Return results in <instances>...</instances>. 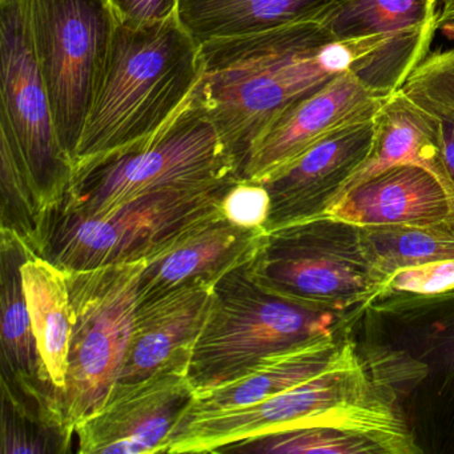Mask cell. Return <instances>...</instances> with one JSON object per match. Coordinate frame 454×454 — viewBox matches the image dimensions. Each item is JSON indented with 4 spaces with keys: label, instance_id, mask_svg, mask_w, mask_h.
Wrapping results in <instances>:
<instances>
[{
    "label": "cell",
    "instance_id": "1",
    "mask_svg": "<svg viewBox=\"0 0 454 454\" xmlns=\"http://www.w3.org/2000/svg\"><path fill=\"white\" fill-rule=\"evenodd\" d=\"M401 36L336 39L325 22H312L201 44L196 92L240 177L252 148L276 119L339 74L368 75Z\"/></svg>",
    "mask_w": 454,
    "mask_h": 454
},
{
    "label": "cell",
    "instance_id": "2",
    "mask_svg": "<svg viewBox=\"0 0 454 454\" xmlns=\"http://www.w3.org/2000/svg\"><path fill=\"white\" fill-rule=\"evenodd\" d=\"M331 427L365 435L385 454L419 453L395 398L369 377L352 342L325 371L254 405L185 416L163 453H220L233 443L296 429Z\"/></svg>",
    "mask_w": 454,
    "mask_h": 454
},
{
    "label": "cell",
    "instance_id": "3",
    "mask_svg": "<svg viewBox=\"0 0 454 454\" xmlns=\"http://www.w3.org/2000/svg\"><path fill=\"white\" fill-rule=\"evenodd\" d=\"M200 79V46L176 14L160 22L118 23L74 172L160 129Z\"/></svg>",
    "mask_w": 454,
    "mask_h": 454
},
{
    "label": "cell",
    "instance_id": "4",
    "mask_svg": "<svg viewBox=\"0 0 454 454\" xmlns=\"http://www.w3.org/2000/svg\"><path fill=\"white\" fill-rule=\"evenodd\" d=\"M240 179L195 87L160 129L74 172L58 208L99 214L150 193L219 187Z\"/></svg>",
    "mask_w": 454,
    "mask_h": 454
},
{
    "label": "cell",
    "instance_id": "5",
    "mask_svg": "<svg viewBox=\"0 0 454 454\" xmlns=\"http://www.w3.org/2000/svg\"><path fill=\"white\" fill-rule=\"evenodd\" d=\"M236 182L150 193L99 214L52 209L42 219L35 254L65 270L147 262L196 225L222 216L223 199Z\"/></svg>",
    "mask_w": 454,
    "mask_h": 454
},
{
    "label": "cell",
    "instance_id": "6",
    "mask_svg": "<svg viewBox=\"0 0 454 454\" xmlns=\"http://www.w3.org/2000/svg\"><path fill=\"white\" fill-rule=\"evenodd\" d=\"M248 264L215 286L214 307L188 366L196 389L236 379L286 348L334 334L341 313L302 307L270 294L252 278Z\"/></svg>",
    "mask_w": 454,
    "mask_h": 454
},
{
    "label": "cell",
    "instance_id": "7",
    "mask_svg": "<svg viewBox=\"0 0 454 454\" xmlns=\"http://www.w3.org/2000/svg\"><path fill=\"white\" fill-rule=\"evenodd\" d=\"M248 270L270 294L339 313L379 299L385 283L369 259L360 228L328 217L268 232Z\"/></svg>",
    "mask_w": 454,
    "mask_h": 454
},
{
    "label": "cell",
    "instance_id": "8",
    "mask_svg": "<svg viewBox=\"0 0 454 454\" xmlns=\"http://www.w3.org/2000/svg\"><path fill=\"white\" fill-rule=\"evenodd\" d=\"M145 262L66 270L74 323L63 406L76 427L119 381L139 305Z\"/></svg>",
    "mask_w": 454,
    "mask_h": 454
},
{
    "label": "cell",
    "instance_id": "9",
    "mask_svg": "<svg viewBox=\"0 0 454 454\" xmlns=\"http://www.w3.org/2000/svg\"><path fill=\"white\" fill-rule=\"evenodd\" d=\"M28 15L58 135L74 163L118 20L108 0H28Z\"/></svg>",
    "mask_w": 454,
    "mask_h": 454
},
{
    "label": "cell",
    "instance_id": "10",
    "mask_svg": "<svg viewBox=\"0 0 454 454\" xmlns=\"http://www.w3.org/2000/svg\"><path fill=\"white\" fill-rule=\"evenodd\" d=\"M0 123L14 137L43 219L65 200L74 179V163L58 135L39 70L28 0H0Z\"/></svg>",
    "mask_w": 454,
    "mask_h": 454
},
{
    "label": "cell",
    "instance_id": "11",
    "mask_svg": "<svg viewBox=\"0 0 454 454\" xmlns=\"http://www.w3.org/2000/svg\"><path fill=\"white\" fill-rule=\"evenodd\" d=\"M188 366L190 360H180L145 379L116 382L100 408L76 425V451L163 453L195 397Z\"/></svg>",
    "mask_w": 454,
    "mask_h": 454
},
{
    "label": "cell",
    "instance_id": "12",
    "mask_svg": "<svg viewBox=\"0 0 454 454\" xmlns=\"http://www.w3.org/2000/svg\"><path fill=\"white\" fill-rule=\"evenodd\" d=\"M390 95L356 70L339 74L268 127L252 148L241 179L264 183L333 132L374 119Z\"/></svg>",
    "mask_w": 454,
    "mask_h": 454
},
{
    "label": "cell",
    "instance_id": "13",
    "mask_svg": "<svg viewBox=\"0 0 454 454\" xmlns=\"http://www.w3.org/2000/svg\"><path fill=\"white\" fill-rule=\"evenodd\" d=\"M373 140L374 119L352 124L265 180L270 196L268 232L323 216L368 158Z\"/></svg>",
    "mask_w": 454,
    "mask_h": 454
},
{
    "label": "cell",
    "instance_id": "14",
    "mask_svg": "<svg viewBox=\"0 0 454 454\" xmlns=\"http://www.w3.org/2000/svg\"><path fill=\"white\" fill-rule=\"evenodd\" d=\"M267 238V230L238 227L223 215L196 225L166 252L145 262L139 304L183 286H216L228 273L251 262Z\"/></svg>",
    "mask_w": 454,
    "mask_h": 454
},
{
    "label": "cell",
    "instance_id": "15",
    "mask_svg": "<svg viewBox=\"0 0 454 454\" xmlns=\"http://www.w3.org/2000/svg\"><path fill=\"white\" fill-rule=\"evenodd\" d=\"M320 217L360 228L454 225V203L429 172L397 166L350 190Z\"/></svg>",
    "mask_w": 454,
    "mask_h": 454
},
{
    "label": "cell",
    "instance_id": "16",
    "mask_svg": "<svg viewBox=\"0 0 454 454\" xmlns=\"http://www.w3.org/2000/svg\"><path fill=\"white\" fill-rule=\"evenodd\" d=\"M214 302L215 286H183L140 302L119 381H137L168 364L191 360Z\"/></svg>",
    "mask_w": 454,
    "mask_h": 454
},
{
    "label": "cell",
    "instance_id": "17",
    "mask_svg": "<svg viewBox=\"0 0 454 454\" xmlns=\"http://www.w3.org/2000/svg\"><path fill=\"white\" fill-rule=\"evenodd\" d=\"M397 166H416L429 172L454 203V184L446 171L434 119L400 90L385 100L374 116L371 153L345 183L337 200L366 180Z\"/></svg>",
    "mask_w": 454,
    "mask_h": 454
},
{
    "label": "cell",
    "instance_id": "18",
    "mask_svg": "<svg viewBox=\"0 0 454 454\" xmlns=\"http://www.w3.org/2000/svg\"><path fill=\"white\" fill-rule=\"evenodd\" d=\"M344 345L326 334L267 356L236 379L196 389L185 416L243 408L280 395L325 371Z\"/></svg>",
    "mask_w": 454,
    "mask_h": 454
},
{
    "label": "cell",
    "instance_id": "19",
    "mask_svg": "<svg viewBox=\"0 0 454 454\" xmlns=\"http://www.w3.org/2000/svg\"><path fill=\"white\" fill-rule=\"evenodd\" d=\"M348 0H177L176 18L201 46L220 39L326 22Z\"/></svg>",
    "mask_w": 454,
    "mask_h": 454
},
{
    "label": "cell",
    "instance_id": "20",
    "mask_svg": "<svg viewBox=\"0 0 454 454\" xmlns=\"http://www.w3.org/2000/svg\"><path fill=\"white\" fill-rule=\"evenodd\" d=\"M31 249L15 236L2 233L0 248V341L2 377L33 393L62 395L52 384L39 353L25 288L22 264ZM34 252V251H33ZM63 400V398H62Z\"/></svg>",
    "mask_w": 454,
    "mask_h": 454
},
{
    "label": "cell",
    "instance_id": "21",
    "mask_svg": "<svg viewBox=\"0 0 454 454\" xmlns=\"http://www.w3.org/2000/svg\"><path fill=\"white\" fill-rule=\"evenodd\" d=\"M22 278L42 361L63 395L74 323L67 272L30 251L22 264Z\"/></svg>",
    "mask_w": 454,
    "mask_h": 454
},
{
    "label": "cell",
    "instance_id": "22",
    "mask_svg": "<svg viewBox=\"0 0 454 454\" xmlns=\"http://www.w3.org/2000/svg\"><path fill=\"white\" fill-rule=\"evenodd\" d=\"M0 453H68L76 440L62 395L33 393L2 377Z\"/></svg>",
    "mask_w": 454,
    "mask_h": 454
},
{
    "label": "cell",
    "instance_id": "23",
    "mask_svg": "<svg viewBox=\"0 0 454 454\" xmlns=\"http://www.w3.org/2000/svg\"><path fill=\"white\" fill-rule=\"evenodd\" d=\"M437 9L438 0H348L325 25L336 39L435 34Z\"/></svg>",
    "mask_w": 454,
    "mask_h": 454
},
{
    "label": "cell",
    "instance_id": "24",
    "mask_svg": "<svg viewBox=\"0 0 454 454\" xmlns=\"http://www.w3.org/2000/svg\"><path fill=\"white\" fill-rule=\"evenodd\" d=\"M360 236L369 259L385 280L400 268L454 259V225L363 227Z\"/></svg>",
    "mask_w": 454,
    "mask_h": 454
},
{
    "label": "cell",
    "instance_id": "25",
    "mask_svg": "<svg viewBox=\"0 0 454 454\" xmlns=\"http://www.w3.org/2000/svg\"><path fill=\"white\" fill-rule=\"evenodd\" d=\"M0 185H2V233L15 236L35 252L41 212L30 176L20 158L14 137L0 123Z\"/></svg>",
    "mask_w": 454,
    "mask_h": 454
},
{
    "label": "cell",
    "instance_id": "26",
    "mask_svg": "<svg viewBox=\"0 0 454 454\" xmlns=\"http://www.w3.org/2000/svg\"><path fill=\"white\" fill-rule=\"evenodd\" d=\"M385 454L371 438L331 427H296L233 443L220 453Z\"/></svg>",
    "mask_w": 454,
    "mask_h": 454
},
{
    "label": "cell",
    "instance_id": "27",
    "mask_svg": "<svg viewBox=\"0 0 454 454\" xmlns=\"http://www.w3.org/2000/svg\"><path fill=\"white\" fill-rule=\"evenodd\" d=\"M398 90L419 107L454 114V47L429 52Z\"/></svg>",
    "mask_w": 454,
    "mask_h": 454
},
{
    "label": "cell",
    "instance_id": "28",
    "mask_svg": "<svg viewBox=\"0 0 454 454\" xmlns=\"http://www.w3.org/2000/svg\"><path fill=\"white\" fill-rule=\"evenodd\" d=\"M454 291V259L400 268L387 276L379 297L387 294L434 296Z\"/></svg>",
    "mask_w": 454,
    "mask_h": 454
},
{
    "label": "cell",
    "instance_id": "29",
    "mask_svg": "<svg viewBox=\"0 0 454 454\" xmlns=\"http://www.w3.org/2000/svg\"><path fill=\"white\" fill-rule=\"evenodd\" d=\"M222 215L231 224L248 230H267L270 196L262 183L240 179L227 191Z\"/></svg>",
    "mask_w": 454,
    "mask_h": 454
},
{
    "label": "cell",
    "instance_id": "30",
    "mask_svg": "<svg viewBox=\"0 0 454 454\" xmlns=\"http://www.w3.org/2000/svg\"><path fill=\"white\" fill-rule=\"evenodd\" d=\"M118 23L131 26L160 22L176 14L177 0H108Z\"/></svg>",
    "mask_w": 454,
    "mask_h": 454
},
{
    "label": "cell",
    "instance_id": "31",
    "mask_svg": "<svg viewBox=\"0 0 454 454\" xmlns=\"http://www.w3.org/2000/svg\"><path fill=\"white\" fill-rule=\"evenodd\" d=\"M424 110H427L434 119L446 171L454 184V114L427 110V108H424Z\"/></svg>",
    "mask_w": 454,
    "mask_h": 454
},
{
    "label": "cell",
    "instance_id": "32",
    "mask_svg": "<svg viewBox=\"0 0 454 454\" xmlns=\"http://www.w3.org/2000/svg\"><path fill=\"white\" fill-rule=\"evenodd\" d=\"M434 27L435 33H442L454 42V0H438Z\"/></svg>",
    "mask_w": 454,
    "mask_h": 454
},
{
    "label": "cell",
    "instance_id": "33",
    "mask_svg": "<svg viewBox=\"0 0 454 454\" xmlns=\"http://www.w3.org/2000/svg\"><path fill=\"white\" fill-rule=\"evenodd\" d=\"M445 337V345L443 347H445L446 360H448L449 366H450L451 372L454 373V329L451 328Z\"/></svg>",
    "mask_w": 454,
    "mask_h": 454
}]
</instances>
